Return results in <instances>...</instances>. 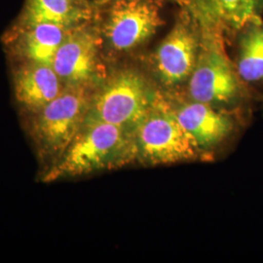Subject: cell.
<instances>
[{"label":"cell","instance_id":"52a82bcc","mask_svg":"<svg viewBox=\"0 0 263 263\" xmlns=\"http://www.w3.org/2000/svg\"><path fill=\"white\" fill-rule=\"evenodd\" d=\"M199 45L195 33L185 25H178L162 41L154 56L161 82L176 86L190 77L197 63Z\"/></svg>","mask_w":263,"mask_h":263},{"label":"cell","instance_id":"8992f818","mask_svg":"<svg viewBox=\"0 0 263 263\" xmlns=\"http://www.w3.org/2000/svg\"><path fill=\"white\" fill-rule=\"evenodd\" d=\"M162 24L159 8L151 0H118L109 14L105 35L113 49L128 51L151 37Z\"/></svg>","mask_w":263,"mask_h":263},{"label":"cell","instance_id":"9c48e42d","mask_svg":"<svg viewBox=\"0 0 263 263\" xmlns=\"http://www.w3.org/2000/svg\"><path fill=\"white\" fill-rule=\"evenodd\" d=\"M174 112L199 148H210L226 141L235 128L231 116L197 101L181 104Z\"/></svg>","mask_w":263,"mask_h":263},{"label":"cell","instance_id":"7c38bea8","mask_svg":"<svg viewBox=\"0 0 263 263\" xmlns=\"http://www.w3.org/2000/svg\"><path fill=\"white\" fill-rule=\"evenodd\" d=\"M87 17L88 9L82 0H29L27 9L30 26L51 23L67 27Z\"/></svg>","mask_w":263,"mask_h":263},{"label":"cell","instance_id":"5b68a950","mask_svg":"<svg viewBox=\"0 0 263 263\" xmlns=\"http://www.w3.org/2000/svg\"><path fill=\"white\" fill-rule=\"evenodd\" d=\"M189 81L193 101L215 105L239 102L243 96V82L223 52L209 47L199 53Z\"/></svg>","mask_w":263,"mask_h":263},{"label":"cell","instance_id":"30bf717a","mask_svg":"<svg viewBox=\"0 0 263 263\" xmlns=\"http://www.w3.org/2000/svg\"><path fill=\"white\" fill-rule=\"evenodd\" d=\"M61 81L53 66L32 62L16 76V97L28 109L38 112L64 91Z\"/></svg>","mask_w":263,"mask_h":263},{"label":"cell","instance_id":"7a4b0ae2","mask_svg":"<svg viewBox=\"0 0 263 263\" xmlns=\"http://www.w3.org/2000/svg\"><path fill=\"white\" fill-rule=\"evenodd\" d=\"M134 136L137 156L152 165L193 159L200 149L174 110L156 98Z\"/></svg>","mask_w":263,"mask_h":263},{"label":"cell","instance_id":"8fae6325","mask_svg":"<svg viewBox=\"0 0 263 263\" xmlns=\"http://www.w3.org/2000/svg\"><path fill=\"white\" fill-rule=\"evenodd\" d=\"M236 71L243 83H263V23L260 19L243 28L239 40Z\"/></svg>","mask_w":263,"mask_h":263},{"label":"cell","instance_id":"6da1fadb","mask_svg":"<svg viewBox=\"0 0 263 263\" xmlns=\"http://www.w3.org/2000/svg\"><path fill=\"white\" fill-rule=\"evenodd\" d=\"M50 176H77L119 167L137 156L134 134L87 117Z\"/></svg>","mask_w":263,"mask_h":263},{"label":"cell","instance_id":"3957f363","mask_svg":"<svg viewBox=\"0 0 263 263\" xmlns=\"http://www.w3.org/2000/svg\"><path fill=\"white\" fill-rule=\"evenodd\" d=\"M154 101L145 79L134 70H124L113 76L96 97L87 117L135 134Z\"/></svg>","mask_w":263,"mask_h":263},{"label":"cell","instance_id":"4fadbf2b","mask_svg":"<svg viewBox=\"0 0 263 263\" xmlns=\"http://www.w3.org/2000/svg\"><path fill=\"white\" fill-rule=\"evenodd\" d=\"M66 27L41 23L30 26L25 39V51L31 62L53 65L57 51L66 38Z\"/></svg>","mask_w":263,"mask_h":263},{"label":"cell","instance_id":"277c9868","mask_svg":"<svg viewBox=\"0 0 263 263\" xmlns=\"http://www.w3.org/2000/svg\"><path fill=\"white\" fill-rule=\"evenodd\" d=\"M82 86H69L38 111L34 135L51 154H63L83 126L90 109Z\"/></svg>","mask_w":263,"mask_h":263},{"label":"cell","instance_id":"ba28073f","mask_svg":"<svg viewBox=\"0 0 263 263\" xmlns=\"http://www.w3.org/2000/svg\"><path fill=\"white\" fill-rule=\"evenodd\" d=\"M97 55L98 42L94 35L74 31L66 34L52 66L62 81L69 86H83L94 76Z\"/></svg>","mask_w":263,"mask_h":263},{"label":"cell","instance_id":"5bb4252c","mask_svg":"<svg viewBox=\"0 0 263 263\" xmlns=\"http://www.w3.org/2000/svg\"><path fill=\"white\" fill-rule=\"evenodd\" d=\"M220 17L235 29H243L259 20L263 0H215Z\"/></svg>","mask_w":263,"mask_h":263}]
</instances>
